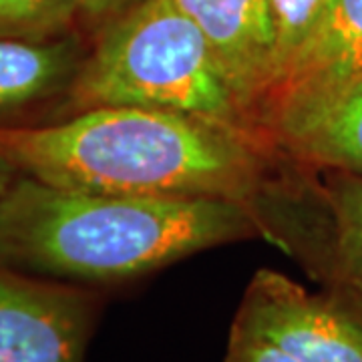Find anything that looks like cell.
<instances>
[{
  "label": "cell",
  "instance_id": "8992f818",
  "mask_svg": "<svg viewBox=\"0 0 362 362\" xmlns=\"http://www.w3.org/2000/svg\"><path fill=\"white\" fill-rule=\"evenodd\" d=\"M233 320L300 362H362V322L282 272H256Z\"/></svg>",
  "mask_w": 362,
  "mask_h": 362
},
{
  "label": "cell",
  "instance_id": "30bf717a",
  "mask_svg": "<svg viewBox=\"0 0 362 362\" xmlns=\"http://www.w3.org/2000/svg\"><path fill=\"white\" fill-rule=\"evenodd\" d=\"M85 54L77 35L45 42L0 39V115L69 93Z\"/></svg>",
  "mask_w": 362,
  "mask_h": 362
},
{
  "label": "cell",
  "instance_id": "5bb4252c",
  "mask_svg": "<svg viewBox=\"0 0 362 362\" xmlns=\"http://www.w3.org/2000/svg\"><path fill=\"white\" fill-rule=\"evenodd\" d=\"M139 2L141 0H77L78 16L95 26V30H99L109 21L127 13Z\"/></svg>",
  "mask_w": 362,
  "mask_h": 362
},
{
  "label": "cell",
  "instance_id": "7c38bea8",
  "mask_svg": "<svg viewBox=\"0 0 362 362\" xmlns=\"http://www.w3.org/2000/svg\"><path fill=\"white\" fill-rule=\"evenodd\" d=\"M268 2H270L272 30H274V52H276V77L272 83L274 87L284 75L290 63L296 59L300 49L306 45V40L310 39L316 26L320 25L330 0H268Z\"/></svg>",
  "mask_w": 362,
  "mask_h": 362
},
{
  "label": "cell",
  "instance_id": "5b68a950",
  "mask_svg": "<svg viewBox=\"0 0 362 362\" xmlns=\"http://www.w3.org/2000/svg\"><path fill=\"white\" fill-rule=\"evenodd\" d=\"M99 310L89 288L33 278L0 259V362H83Z\"/></svg>",
  "mask_w": 362,
  "mask_h": 362
},
{
  "label": "cell",
  "instance_id": "8fae6325",
  "mask_svg": "<svg viewBox=\"0 0 362 362\" xmlns=\"http://www.w3.org/2000/svg\"><path fill=\"white\" fill-rule=\"evenodd\" d=\"M77 21V0H0V39H63L75 35Z\"/></svg>",
  "mask_w": 362,
  "mask_h": 362
},
{
  "label": "cell",
  "instance_id": "9a60e30c",
  "mask_svg": "<svg viewBox=\"0 0 362 362\" xmlns=\"http://www.w3.org/2000/svg\"><path fill=\"white\" fill-rule=\"evenodd\" d=\"M16 175H18L16 168L6 157L0 156V202H2L4 194L8 192V187L13 185V181L16 180Z\"/></svg>",
  "mask_w": 362,
  "mask_h": 362
},
{
  "label": "cell",
  "instance_id": "52a82bcc",
  "mask_svg": "<svg viewBox=\"0 0 362 362\" xmlns=\"http://www.w3.org/2000/svg\"><path fill=\"white\" fill-rule=\"evenodd\" d=\"M259 135L286 159L362 175V81L324 97H292L268 107Z\"/></svg>",
  "mask_w": 362,
  "mask_h": 362
},
{
  "label": "cell",
  "instance_id": "9c48e42d",
  "mask_svg": "<svg viewBox=\"0 0 362 362\" xmlns=\"http://www.w3.org/2000/svg\"><path fill=\"white\" fill-rule=\"evenodd\" d=\"M362 81V0H330L320 25L272 87L259 115L292 97H324Z\"/></svg>",
  "mask_w": 362,
  "mask_h": 362
},
{
  "label": "cell",
  "instance_id": "7a4b0ae2",
  "mask_svg": "<svg viewBox=\"0 0 362 362\" xmlns=\"http://www.w3.org/2000/svg\"><path fill=\"white\" fill-rule=\"evenodd\" d=\"M264 235L252 204L97 195L18 173L0 202V259L83 284H121L211 247Z\"/></svg>",
  "mask_w": 362,
  "mask_h": 362
},
{
  "label": "cell",
  "instance_id": "ba28073f",
  "mask_svg": "<svg viewBox=\"0 0 362 362\" xmlns=\"http://www.w3.org/2000/svg\"><path fill=\"white\" fill-rule=\"evenodd\" d=\"M206 35L235 95L258 129V111L276 77L268 0H173ZM259 133V131H258Z\"/></svg>",
  "mask_w": 362,
  "mask_h": 362
},
{
  "label": "cell",
  "instance_id": "3957f363",
  "mask_svg": "<svg viewBox=\"0 0 362 362\" xmlns=\"http://www.w3.org/2000/svg\"><path fill=\"white\" fill-rule=\"evenodd\" d=\"M66 101L69 115L95 107H141L264 139L206 35L173 0H141L101 26Z\"/></svg>",
  "mask_w": 362,
  "mask_h": 362
},
{
  "label": "cell",
  "instance_id": "277c9868",
  "mask_svg": "<svg viewBox=\"0 0 362 362\" xmlns=\"http://www.w3.org/2000/svg\"><path fill=\"white\" fill-rule=\"evenodd\" d=\"M264 238L362 322V175L294 163L262 197Z\"/></svg>",
  "mask_w": 362,
  "mask_h": 362
},
{
  "label": "cell",
  "instance_id": "4fadbf2b",
  "mask_svg": "<svg viewBox=\"0 0 362 362\" xmlns=\"http://www.w3.org/2000/svg\"><path fill=\"white\" fill-rule=\"evenodd\" d=\"M223 362H300L290 352L280 349L270 338L247 328L244 324L232 322L228 349Z\"/></svg>",
  "mask_w": 362,
  "mask_h": 362
},
{
  "label": "cell",
  "instance_id": "6da1fadb",
  "mask_svg": "<svg viewBox=\"0 0 362 362\" xmlns=\"http://www.w3.org/2000/svg\"><path fill=\"white\" fill-rule=\"evenodd\" d=\"M66 117L0 125V156L23 175L78 194L216 197L254 207L286 161L256 135L197 117L141 107Z\"/></svg>",
  "mask_w": 362,
  "mask_h": 362
}]
</instances>
